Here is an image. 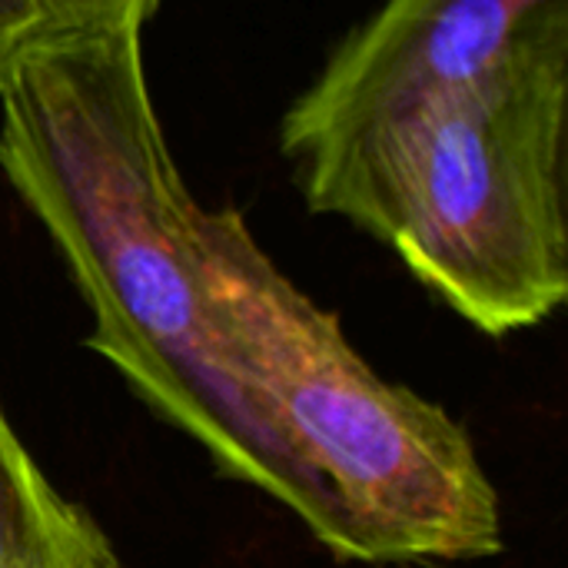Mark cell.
I'll use <instances>...</instances> for the list:
<instances>
[{
	"label": "cell",
	"instance_id": "6da1fadb",
	"mask_svg": "<svg viewBox=\"0 0 568 568\" xmlns=\"http://www.w3.org/2000/svg\"><path fill=\"white\" fill-rule=\"evenodd\" d=\"M0 173L83 296L87 346L220 476L283 506L343 562L326 493L256 406L220 329L213 210L173 160L140 27L60 33L13 70Z\"/></svg>",
	"mask_w": 568,
	"mask_h": 568
},
{
	"label": "cell",
	"instance_id": "7a4b0ae2",
	"mask_svg": "<svg viewBox=\"0 0 568 568\" xmlns=\"http://www.w3.org/2000/svg\"><path fill=\"white\" fill-rule=\"evenodd\" d=\"M568 13L476 80L293 163L320 216L399 256L489 339L549 323L568 296Z\"/></svg>",
	"mask_w": 568,
	"mask_h": 568
},
{
	"label": "cell",
	"instance_id": "3957f363",
	"mask_svg": "<svg viewBox=\"0 0 568 568\" xmlns=\"http://www.w3.org/2000/svg\"><path fill=\"white\" fill-rule=\"evenodd\" d=\"M210 280L246 389L339 519L343 562L469 566L506 549L503 499L469 429L383 379L233 206L213 210Z\"/></svg>",
	"mask_w": 568,
	"mask_h": 568
},
{
	"label": "cell",
	"instance_id": "277c9868",
	"mask_svg": "<svg viewBox=\"0 0 568 568\" xmlns=\"http://www.w3.org/2000/svg\"><path fill=\"white\" fill-rule=\"evenodd\" d=\"M568 0H383L326 57L280 120L300 163L496 67Z\"/></svg>",
	"mask_w": 568,
	"mask_h": 568
},
{
	"label": "cell",
	"instance_id": "5b68a950",
	"mask_svg": "<svg viewBox=\"0 0 568 568\" xmlns=\"http://www.w3.org/2000/svg\"><path fill=\"white\" fill-rule=\"evenodd\" d=\"M0 568H123L106 529L43 473L3 406Z\"/></svg>",
	"mask_w": 568,
	"mask_h": 568
},
{
	"label": "cell",
	"instance_id": "8992f818",
	"mask_svg": "<svg viewBox=\"0 0 568 568\" xmlns=\"http://www.w3.org/2000/svg\"><path fill=\"white\" fill-rule=\"evenodd\" d=\"M73 33L60 0H0V90L47 40Z\"/></svg>",
	"mask_w": 568,
	"mask_h": 568
},
{
	"label": "cell",
	"instance_id": "52a82bcc",
	"mask_svg": "<svg viewBox=\"0 0 568 568\" xmlns=\"http://www.w3.org/2000/svg\"><path fill=\"white\" fill-rule=\"evenodd\" d=\"M70 30L146 27L163 0H60Z\"/></svg>",
	"mask_w": 568,
	"mask_h": 568
}]
</instances>
